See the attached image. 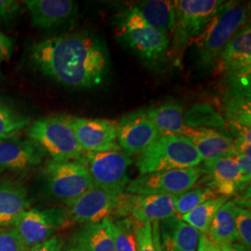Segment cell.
Returning a JSON list of instances; mask_svg holds the SVG:
<instances>
[{
  "label": "cell",
  "mask_w": 251,
  "mask_h": 251,
  "mask_svg": "<svg viewBox=\"0 0 251 251\" xmlns=\"http://www.w3.org/2000/svg\"><path fill=\"white\" fill-rule=\"evenodd\" d=\"M34 67L47 77L75 89H91L107 75L109 58L96 36L71 33L50 36L30 48Z\"/></svg>",
  "instance_id": "obj_1"
},
{
  "label": "cell",
  "mask_w": 251,
  "mask_h": 251,
  "mask_svg": "<svg viewBox=\"0 0 251 251\" xmlns=\"http://www.w3.org/2000/svg\"><path fill=\"white\" fill-rule=\"evenodd\" d=\"M249 9L238 1L225 2L194 40L198 63L202 68L214 67L219 55L235 34L247 25Z\"/></svg>",
  "instance_id": "obj_2"
},
{
  "label": "cell",
  "mask_w": 251,
  "mask_h": 251,
  "mask_svg": "<svg viewBox=\"0 0 251 251\" xmlns=\"http://www.w3.org/2000/svg\"><path fill=\"white\" fill-rule=\"evenodd\" d=\"M116 36L144 63H161L170 50V36L151 26L134 6L122 10L116 18Z\"/></svg>",
  "instance_id": "obj_3"
},
{
  "label": "cell",
  "mask_w": 251,
  "mask_h": 251,
  "mask_svg": "<svg viewBox=\"0 0 251 251\" xmlns=\"http://www.w3.org/2000/svg\"><path fill=\"white\" fill-rule=\"evenodd\" d=\"M202 160L198 150L183 135H163L140 152L136 167L140 175L198 167Z\"/></svg>",
  "instance_id": "obj_4"
},
{
  "label": "cell",
  "mask_w": 251,
  "mask_h": 251,
  "mask_svg": "<svg viewBox=\"0 0 251 251\" xmlns=\"http://www.w3.org/2000/svg\"><path fill=\"white\" fill-rule=\"evenodd\" d=\"M26 134L54 162L79 161L85 153L75 134L69 116L40 118L27 126Z\"/></svg>",
  "instance_id": "obj_5"
},
{
  "label": "cell",
  "mask_w": 251,
  "mask_h": 251,
  "mask_svg": "<svg viewBox=\"0 0 251 251\" xmlns=\"http://www.w3.org/2000/svg\"><path fill=\"white\" fill-rule=\"evenodd\" d=\"M225 3L223 0H178L175 4V25L171 53L180 63L185 49L200 36L206 25Z\"/></svg>",
  "instance_id": "obj_6"
},
{
  "label": "cell",
  "mask_w": 251,
  "mask_h": 251,
  "mask_svg": "<svg viewBox=\"0 0 251 251\" xmlns=\"http://www.w3.org/2000/svg\"><path fill=\"white\" fill-rule=\"evenodd\" d=\"M79 161L89 172L95 188L121 195L129 179L127 170L132 158L121 150L85 152Z\"/></svg>",
  "instance_id": "obj_7"
},
{
  "label": "cell",
  "mask_w": 251,
  "mask_h": 251,
  "mask_svg": "<svg viewBox=\"0 0 251 251\" xmlns=\"http://www.w3.org/2000/svg\"><path fill=\"white\" fill-rule=\"evenodd\" d=\"M44 180L48 194L63 203L94 188L89 172L80 161L49 163L44 171Z\"/></svg>",
  "instance_id": "obj_8"
},
{
  "label": "cell",
  "mask_w": 251,
  "mask_h": 251,
  "mask_svg": "<svg viewBox=\"0 0 251 251\" xmlns=\"http://www.w3.org/2000/svg\"><path fill=\"white\" fill-rule=\"evenodd\" d=\"M202 175L199 167L152 172L128 182L126 190L132 195H179L193 188Z\"/></svg>",
  "instance_id": "obj_9"
},
{
  "label": "cell",
  "mask_w": 251,
  "mask_h": 251,
  "mask_svg": "<svg viewBox=\"0 0 251 251\" xmlns=\"http://www.w3.org/2000/svg\"><path fill=\"white\" fill-rule=\"evenodd\" d=\"M70 220L64 208H29L13 225L27 249L45 242L54 233L68 225Z\"/></svg>",
  "instance_id": "obj_10"
},
{
  "label": "cell",
  "mask_w": 251,
  "mask_h": 251,
  "mask_svg": "<svg viewBox=\"0 0 251 251\" xmlns=\"http://www.w3.org/2000/svg\"><path fill=\"white\" fill-rule=\"evenodd\" d=\"M121 195L99 188L90 189L79 198L64 203L70 222L81 225L98 224L106 218L117 216ZM113 219V218H112Z\"/></svg>",
  "instance_id": "obj_11"
},
{
  "label": "cell",
  "mask_w": 251,
  "mask_h": 251,
  "mask_svg": "<svg viewBox=\"0 0 251 251\" xmlns=\"http://www.w3.org/2000/svg\"><path fill=\"white\" fill-rule=\"evenodd\" d=\"M177 195L122 194L117 216L130 215L139 224L158 223L175 216Z\"/></svg>",
  "instance_id": "obj_12"
},
{
  "label": "cell",
  "mask_w": 251,
  "mask_h": 251,
  "mask_svg": "<svg viewBox=\"0 0 251 251\" xmlns=\"http://www.w3.org/2000/svg\"><path fill=\"white\" fill-rule=\"evenodd\" d=\"M156 126L144 110L128 113L117 123V144L129 156L139 154L160 138Z\"/></svg>",
  "instance_id": "obj_13"
},
{
  "label": "cell",
  "mask_w": 251,
  "mask_h": 251,
  "mask_svg": "<svg viewBox=\"0 0 251 251\" xmlns=\"http://www.w3.org/2000/svg\"><path fill=\"white\" fill-rule=\"evenodd\" d=\"M73 128L85 152L120 150L117 144V123L100 118L71 117Z\"/></svg>",
  "instance_id": "obj_14"
},
{
  "label": "cell",
  "mask_w": 251,
  "mask_h": 251,
  "mask_svg": "<svg viewBox=\"0 0 251 251\" xmlns=\"http://www.w3.org/2000/svg\"><path fill=\"white\" fill-rule=\"evenodd\" d=\"M44 150L30 139L0 138V172H25L40 165Z\"/></svg>",
  "instance_id": "obj_15"
},
{
  "label": "cell",
  "mask_w": 251,
  "mask_h": 251,
  "mask_svg": "<svg viewBox=\"0 0 251 251\" xmlns=\"http://www.w3.org/2000/svg\"><path fill=\"white\" fill-rule=\"evenodd\" d=\"M202 169L207 179L206 187L211 189L218 197L229 198L249 183L243 178L234 155L205 161Z\"/></svg>",
  "instance_id": "obj_16"
},
{
  "label": "cell",
  "mask_w": 251,
  "mask_h": 251,
  "mask_svg": "<svg viewBox=\"0 0 251 251\" xmlns=\"http://www.w3.org/2000/svg\"><path fill=\"white\" fill-rule=\"evenodd\" d=\"M24 3L32 25L43 30L62 25L77 12V6L72 0H26Z\"/></svg>",
  "instance_id": "obj_17"
},
{
  "label": "cell",
  "mask_w": 251,
  "mask_h": 251,
  "mask_svg": "<svg viewBox=\"0 0 251 251\" xmlns=\"http://www.w3.org/2000/svg\"><path fill=\"white\" fill-rule=\"evenodd\" d=\"M181 135L188 138L204 161H212L234 154L233 139L221 130L185 126Z\"/></svg>",
  "instance_id": "obj_18"
},
{
  "label": "cell",
  "mask_w": 251,
  "mask_h": 251,
  "mask_svg": "<svg viewBox=\"0 0 251 251\" xmlns=\"http://www.w3.org/2000/svg\"><path fill=\"white\" fill-rule=\"evenodd\" d=\"M251 67V25H245L219 55L213 71L226 75Z\"/></svg>",
  "instance_id": "obj_19"
},
{
  "label": "cell",
  "mask_w": 251,
  "mask_h": 251,
  "mask_svg": "<svg viewBox=\"0 0 251 251\" xmlns=\"http://www.w3.org/2000/svg\"><path fill=\"white\" fill-rule=\"evenodd\" d=\"M30 206L28 192L22 183L0 178V228L13 226Z\"/></svg>",
  "instance_id": "obj_20"
},
{
  "label": "cell",
  "mask_w": 251,
  "mask_h": 251,
  "mask_svg": "<svg viewBox=\"0 0 251 251\" xmlns=\"http://www.w3.org/2000/svg\"><path fill=\"white\" fill-rule=\"evenodd\" d=\"M70 246L76 251H116L113 219L82 226L74 234Z\"/></svg>",
  "instance_id": "obj_21"
},
{
  "label": "cell",
  "mask_w": 251,
  "mask_h": 251,
  "mask_svg": "<svg viewBox=\"0 0 251 251\" xmlns=\"http://www.w3.org/2000/svg\"><path fill=\"white\" fill-rule=\"evenodd\" d=\"M144 20L162 34L170 36L175 25V4L169 0H147L134 5Z\"/></svg>",
  "instance_id": "obj_22"
},
{
  "label": "cell",
  "mask_w": 251,
  "mask_h": 251,
  "mask_svg": "<svg viewBox=\"0 0 251 251\" xmlns=\"http://www.w3.org/2000/svg\"><path fill=\"white\" fill-rule=\"evenodd\" d=\"M144 111L146 117L156 126L161 136L182 133L185 126L183 122L184 114L179 102L175 100L166 101L160 105Z\"/></svg>",
  "instance_id": "obj_23"
},
{
  "label": "cell",
  "mask_w": 251,
  "mask_h": 251,
  "mask_svg": "<svg viewBox=\"0 0 251 251\" xmlns=\"http://www.w3.org/2000/svg\"><path fill=\"white\" fill-rule=\"evenodd\" d=\"M236 204L233 201H227L218 210L213 218L208 234L211 241L218 246L229 245L237 241L235 229V209Z\"/></svg>",
  "instance_id": "obj_24"
},
{
  "label": "cell",
  "mask_w": 251,
  "mask_h": 251,
  "mask_svg": "<svg viewBox=\"0 0 251 251\" xmlns=\"http://www.w3.org/2000/svg\"><path fill=\"white\" fill-rule=\"evenodd\" d=\"M161 231L170 237L176 251H197L200 233L179 217L173 216L162 222Z\"/></svg>",
  "instance_id": "obj_25"
},
{
  "label": "cell",
  "mask_w": 251,
  "mask_h": 251,
  "mask_svg": "<svg viewBox=\"0 0 251 251\" xmlns=\"http://www.w3.org/2000/svg\"><path fill=\"white\" fill-rule=\"evenodd\" d=\"M227 201L228 198L225 197L212 198L196 207L191 212L181 216L180 219L187 225L197 229L199 233L207 234L209 226L216 213Z\"/></svg>",
  "instance_id": "obj_26"
},
{
  "label": "cell",
  "mask_w": 251,
  "mask_h": 251,
  "mask_svg": "<svg viewBox=\"0 0 251 251\" xmlns=\"http://www.w3.org/2000/svg\"><path fill=\"white\" fill-rule=\"evenodd\" d=\"M184 125L194 128H212V129H225L224 117L220 116L209 104L203 103L191 108L183 116Z\"/></svg>",
  "instance_id": "obj_27"
},
{
  "label": "cell",
  "mask_w": 251,
  "mask_h": 251,
  "mask_svg": "<svg viewBox=\"0 0 251 251\" xmlns=\"http://www.w3.org/2000/svg\"><path fill=\"white\" fill-rule=\"evenodd\" d=\"M138 223L132 219L113 220V233L116 251H138L137 243Z\"/></svg>",
  "instance_id": "obj_28"
},
{
  "label": "cell",
  "mask_w": 251,
  "mask_h": 251,
  "mask_svg": "<svg viewBox=\"0 0 251 251\" xmlns=\"http://www.w3.org/2000/svg\"><path fill=\"white\" fill-rule=\"evenodd\" d=\"M217 197L215 193L208 187L192 188L179 194L177 195L175 203V216L185 215L204 202Z\"/></svg>",
  "instance_id": "obj_29"
},
{
  "label": "cell",
  "mask_w": 251,
  "mask_h": 251,
  "mask_svg": "<svg viewBox=\"0 0 251 251\" xmlns=\"http://www.w3.org/2000/svg\"><path fill=\"white\" fill-rule=\"evenodd\" d=\"M30 125V119L24 117L0 100V138L12 137Z\"/></svg>",
  "instance_id": "obj_30"
},
{
  "label": "cell",
  "mask_w": 251,
  "mask_h": 251,
  "mask_svg": "<svg viewBox=\"0 0 251 251\" xmlns=\"http://www.w3.org/2000/svg\"><path fill=\"white\" fill-rule=\"evenodd\" d=\"M137 243L138 251H161L158 223H138Z\"/></svg>",
  "instance_id": "obj_31"
},
{
  "label": "cell",
  "mask_w": 251,
  "mask_h": 251,
  "mask_svg": "<svg viewBox=\"0 0 251 251\" xmlns=\"http://www.w3.org/2000/svg\"><path fill=\"white\" fill-rule=\"evenodd\" d=\"M235 229L237 233V240L241 243V245H243L245 248L251 251V214L250 208L243 207V206H236Z\"/></svg>",
  "instance_id": "obj_32"
},
{
  "label": "cell",
  "mask_w": 251,
  "mask_h": 251,
  "mask_svg": "<svg viewBox=\"0 0 251 251\" xmlns=\"http://www.w3.org/2000/svg\"><path fill=\"white\" fill-rule=\"evenodd\" d=\"M27 250L13 226L8 229L0 228V251H27Z\"/></svg>",
  "instance_id": "obj_33"
},
{
  "label": "cell",
  "mask_w": 251,
  "mask_h": 251,
  "mask_svg": "<svg viewBox=\"0 0 251 251\" xmlns=\"http://www.w3.org/2000/svg\"><path fill=\"white\" fill-rule=\"evenodd\" d=\"M22 6L18 1L0 0V26L9 25L22 14Z\"/></svg>",
  "instance_id": "obj_34"
},
{
  "label": "cell",
  "mask_w": 251,
  "mask_h": 251,
  "mask_svg": "<svg viewBox=\"0 0 251 251\" xmlns=\"http://www.w3.org/2000/svg\"><path fill=\"white\" fill-rule=\"evenodd\" d=\"M14 49V40L10 36L0 32V67L8 62L12 56Z\"/></svg>",
  "instance_id": "obj_35"
},
{
  "label": "cell",
  "mask_w": 251,
  "mask_h": 251,
  "mask_svg": "<svg viewBox=\"0 0 251 251\" xmlns=\"http://www.w3.org/2000/svg\"><path fill=\"white\" fill-rule=\"evenodd\" d=\"M63 251V241L57 237L52 236L45 242L37 244L32 248L28 249L27 251Z\"/></svg>",
  "instance_id": "obj_36"
},
{
  "label": "cell",
  "mask_w": 251,
  "mask_h": 251,
  "mask_svg": "<svg viewBox=\"0 0 251 251\" xmlns=\"http://www.w3.org/2000/svg\"><path fill=\"white\" fill-rule=\"evenodd\" d=\"M159 233H160V251H176L168 234L161 231L160 229H159Z\"/></svg>",
  "instance_id": "obj_37"
},
{
  "label": "cell",
  "mask_w": 251,
  "mask_h": 251,
  "mask_svg": "<svg viewBox=\"0 0 251 251\" xmlns=\"http://www.w3.org/2000/svg\"><path fill=\"white\" fill-rule=\"evenodd\" d=\"M209 241L210 240L206 234L200 233L198 251H209Z\"/></svg>",
  "instance_id": "obj_38"
},
{
  "label": "cell",
  "mask_w": 251,
  "mask_h": 251,
  "mask_svg": "<svg viewBox=\"0 0 251 251\" xmlns=\"http://www.w3.org/2000/svg\"><path fill=\"white\" fill-rule=\"evenodd\" d=\"M220 248L222 251H251L247 248H245L241 244H237V243L220 246Z\"/></svg>",
  "instance_id": "obj_39"
},
{
  "label": "cell",
  "mask_w": 251,
  "mask_h": 251,
  "mask_svg": "<svg viewBox=\"0 0 251 251\" xmlns=\"http://www.w3.org/2000/svg\"><path fill=\"white\" fill-rule=\"evenodd\" d=\"M210 240V239H209ZM209 251H222L220 246H218L215 243L212 242L211 240L209 241Z\"/></svg>",
  "instance_id": "obj_40"
},
{
  "label": "cell",
  "mask_w": 251,
  "mask_h": 251,
  "mask_svg": "<svg viewBox=\"0 0 251 251\" xmlns=\"http://www.w3.org/2000/svg\"><path fill=\"white\" fill-rule=\"evenodd\" d=\"M76 251L73 247H71L70 245L69 246H67L65 249H63V251Z\"/></svg>",
  "instance_id": "obj_41"
}]
</instances>
